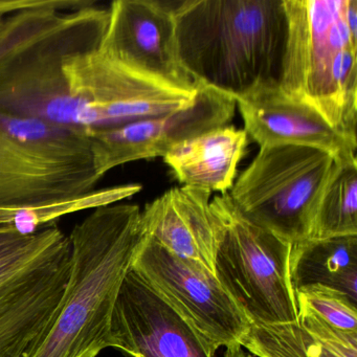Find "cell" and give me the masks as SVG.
Returning a JSON list of instances; mask_svg holds the SVG:
<instances>
[{
	"mask_svg": "<svg viewBox=\"0 0 357 357\" xmlns=\"http://www.w3.org/2000/svg\"><path fill=\"white\" fill-rule=\"evenodd\" d=\"M290 278L294 291L323 288L357 305V236L309 238L292 244Z\"/></svg>",
	"mask_w": 357,
	"mask_h": 357,
	"instance_id": "cell-18",
	"label": "cell"
},
{
	"mask_svg": "<svg viewBox=\"0 0 357 357\" xmlns=\"http://www.w3.org/2000/svg\"><path fill=\"white\" fill-rule=\"evenodd\" d=\"M141 212L137 204L102 206L74 227L63 298L24 357H97L109 348L114 304L145 237Z\"/></svg>",
	"mask_w": 357,
	"mask_h": 357,
	"instance_id": "cell-3",
	"label": "cell"
},
{
	"mask_svg": "<svg viewBox=\"0 0 357 357\" xmlns=\"http://www.w3.org/2000/svg\"><path fill=\"white\" fill-rule=\"evenodd\" d=\"M45 0H0V14L7 16L22 10L38 7Z\"/></svg>",
	"mask_w": 357,
	"mask_h": 357,
	"instance_id": "cell-23",
	"label": "cell"
},
{
	"mask_svg": "<svg viewBox=\"0 0 357 357\" xmlns=\"http://www.w3.org/2000/svg\"><path fill=\"white\" fill-rule=\"evenodd\" d=\"M109 347L132 357H214L217 350L132 268L114 304Z\"/></svg>",
	"mask_w": 357,
	"mask_h": 357,
	"instance_id": "cell-12",
	"label": "cell"
},
{
	"mask_svg": "<svg viewBox=\"0 0 357 357\" xmlns=\"http://www.w3.org/2000/svg\"><path fill=\"white\" fill-rule=\"evenodd\" d=\"M256 357H357V333L298 313L296 323L252 324L239 342Z\"/></svg>",
	"mask_w": 357,
	"mask_h": 357,
	"instance_id": "cell-17",
	"label": "cell"
},
{
	"mask_svg": "<svg viewBox=\"0 0 357 357\" xmlns=\"http://www.w3.org/2000/svg\"><path fill=\"white\" fill-rule=\"evenodd\" d=\"M225 350V357H256L242 348L239 344H231Z\"/></svg>",
	"mask_w": 357,
	"mask_h": 357,
	"instance_id": "cell-24",
	"label": "cell"
},
{
	"mask_svg": "<svg viewBox=\"0 0 357 357\" xmlns=\"http://www.w3.org/2000/svg\"><path fill=\"white\" fill-rule=\"evenodd\" d=\"M179 63L199 85L236 102L279 86L287 22L283 0L174 3Z\"/></svg>",
	"mask_w": 357,
	"mask_h": 357,
	"instance_id": "cell-2",
	"label": "cell"
},
{
	"mask_svg": "<svg viewBox=\"0 0 357 357\" xmlns=\"http://www.w3.org/2000/svg\"><path fill=\"white\" fill-rule=\"evenodd\" d=\"M109 10L96 0H45L0 24V112L83 127L68 91L66 60L99 49Z\"/></svg>",
	"mask_w": 357,
	"mask_h": 357,
	"instance_id": "cell-1",
	"label": "cell"
},
{
	"mask_svg": "<svg viewBox=\"0 0 357 357\" xmlns=\"http://www.w3.org/2000/svg\"><path fill=\"white\" fill-rule=\"evenodd\" d=\"M294 292L298 314L310 315L340 331L357 333V305L346 296L317 287Z\"/></svg>",
	"mask_w": 357,
	"mask_h": 357,
	"instance_id": "cell-21",
	"label": "cell"
},
{
	"mask_svg": "<svg viewBox=\"0 0 357 357\" xmlns=\"http://www.w3.org/2000/svg\"><path fill=\"white\" fill-rule=\"evenodd\" d=\"M357 236V160L340 165L319 200L310 238Z\"/></svg>",
	"mask_w": 357,
	"mask_h": 357,
	"instance_id": "cell-19",
	"label": "cell"
},
{
	"mask_svg": "<svg viewBox=\"0 0 357 357\" xmlns=\"http://www.w3.org/2000/svg\"><path fill=\"white\" fill-rule=\"evenodd\" d=\"M72 266V244L55 223L0 260V357H24L55 317Z\"/></svg>",
	"mask_w": 357,
	"mask_h": 357,
	"instance_id": "cell-8",
	"label": "cell"
},
{
	"mask_svg": "<svg viewBox=\"0 0 357 357\" xmlns=\"http://www.w3.org/2000/svg\"><path fill=\"white\" fill-rule=\"evenodd\" d=\"M210 198V192L185 185L169 190L142 211L144 234L214 273L219 219Z\"/></svg>",
	"mask_w": 357,
	"mask_h": 357,
	"instance_id": "cell-15",
	"label": "cell"
},
{
	"mask_svg": "<svg viewBox=\"0 0 357 357\" xmlns=\"http://www.w3.org/2000/svg\"><path fill=\"white\" fill-rule=\"evenodd\" d=\"M89 129L0 112V210L52 204L95 191Z\"/></svg>",
	"mask_w": 357,
	"mask_h": 357,
	"instance_id": "cell-5",
	"label": "cell"
},
{
	"mask_svg": "<svg viewBox=\"0 0 357 357\" xmlns=\"http://www.w3.org/2000/svg\"><path fill=\"white\" fill-rule=\"evenodd\" d=\"M64 74L84 128H106L189 106L198 91L164 84L102 54L99 49L66 60Z\"/></svg>",
	"mask_w": 357,
	"mask_h": 357,
	"instance_id": "cell-9",
	"label": "cell"
},
{
	"mask_svg": "<svg viewBox=\"0 0 357 357\" xmlns=\"http://www.w3.org/2000/svg\"><path fill=\"white\" fill-rule=\"evenodd\" d=\"M248 139L244 129L227 125L178 144L162 158L181 185L225 194L235 183Z\"/></svg>",
	"mask_w": 357,
	"mask_h": 357,
	"instance_id": "cell-16",
	"label": "cell"
},
{
	"mask_svg": "<svg viewBox=\"0 0 357 357\" xmlns=\"http://www.w3.org/2000/svg\"><path fill=\"white\" fill-rule=\"evenodd\" d=\"M279 87L357 139V0H283Z\"/></svg>",
	"mask_w": 357,
	"mask_h": 357,
	"instance_id": "cell-4",
	"label": "cell"
},
{
	"mask_svg": "<svg viewBox=\"0 0 357 357\" xmlns=\"http://www.w3.org/2000/svg\"><path fill=\"white\" fill-rule=\"evenodd\" d=\"M342 162L317 148H260L236 179L229 198L250 222L298 243L310 238L319 200Z\"/></svg>",
	"mask_w": 357,
	"mask_h": 357,
	"instance_id": "cell-6",
	"label": "cell"
},
{
	"mask_svg": "<svg viewBox=\"0 0 357 357\" xmlns=\"http://www.w3.org/2000/svg\"><path fill=\"white\" fill-rule=\"evenodd\" d=\"M3 17H5V15L0 14V24H1V22H3Z\"/></svg>",
	"mask_w": 357,
	"mask_h": 357,
	"instance_id": "cell-25",
	"label": "cell"
},
{
	"mask_svg": "<svg viewBox=\"0 0 357 357\" xmlns=\"http://www.w3.org/2000/svg\"><path fill=\"white\" fill-rule=\"evenodd\" d=\"M211 206L219 219L214 273L221 285L250 323H296L292 244L244 218L229 193L215 196Z\"/></svg>",
	"mask_w": 357,
	"mask_h": 357,
	"instance_id": "cell-7",
	"label": "cell"
},
{
	"mask_svg": "<svg viewBox=\"0 0 357 357\" xmlns=\"http://www.w3.org/2000/svg\"><path fill=\"white\" fill-rule=\"evenodd\" d=\"M235 99L200 87L189 106L119 126L89 129L93 168L98 176L137 160L164 158L173 147L214 129L235 116Z\"/></svg>",
	"mask_w": 357,
	"mask_h": 357,
	"instance_id": "cell-11",
	"label": "cell"
},
{
	"mask_svg": "<svg viewBox=\"0 0 357 357\" xmlns=\"http://www.w3.org/2000/svg\"><path fill=\"white\" fill-rule=\"evenodd\" d=\"M143 187L139 183L114 185L89 192L83 195L57 200L52 204L18 210H0V225H12L24 234H32L45 225H53L57 219L81 212L112 206L139 194Z\"/></svg>",
	"mask_w": 357,
	"mask_h": 357,
	"instance_id": "cell-20",
	"label": "cell"
},
{
	"mask_svg": "<svg viewBox=\"0 0 357 357\" xmlns=\"http://www.w3.org/2000/svg\"><path fill=\"white\" fill-rule=\"evenodd\" d=\"M33 234H24L12 225H0V260L24 248Z\"/></svg>",
	"mask_w": 357,
	"mask_h": 357,
	"instance_id": "cell-22",
	"label": "cell"
},
{
	"mask_svg": "<svg viewBox=\"0 0 357 357\" xmlns=\"http://www.w3.org/2000/svg\"><path fill=\"white\" fill-rule=\"evenodd\" d=\"M248 137L259 147L305 146L329 152L342 162L356 160L357 139L334 128L317 110L286 96L279 86L237 101Z\"/></svg>",
	"mask_w": 357,
	"mask_h": 357,
	"instance_id": "cell-14",
	"label": "cell"
},
{
	"mask_svg": "<svg viewBox=\"0 0 357 357\" xmlns=\"http://www.w3.org/2000/svg\"><path fill=\"white\" fill-rule=\"evenodd\" d=\"M99 51L141 74L183 91L199 85L179 63L175 40L174 3L155 0H116Z\"/></svg>",
	"mask_w": 357,
	"mask_h": 357,
	"instance_id": "cell-13",
	"label": "cell"
},
{
	"mask_svg": "<svg viewBox=\"0 0 357 357\" xmlns=\"http://www.w3.org/2000/svg\"><path fill=\"white\" fill-rule=\"evenodd\" d=\"M132 269L216 349L239 344L252 325L214 273L146 235Z\"/></svg>",
	"mask_w": 357,
	"mask_h": 357,
	"instance_id": "cell-10",
	"label": "cell"
}]
</instances>
